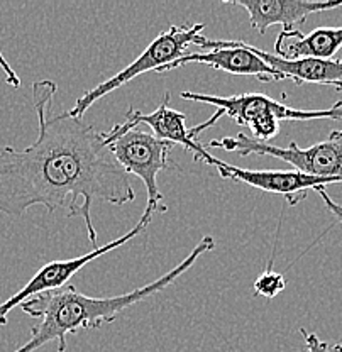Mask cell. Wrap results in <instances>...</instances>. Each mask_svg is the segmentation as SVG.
I'll return each mask as SVG.
<instances>
[{"label":"cell","mask_w":342,"mask_h":352,"mask_svg":"<svg viewBox=\"0 0 342 352\" xmlns=\"http://www.w3.org/2000/svg\"><path fill=\"white\" fill-rule=\"evenodd\" d=\"M56 90L51 80L32 83L38 138L24 149H0V212L21 217L43 205L50 214L65 210L66 217L82 215L88 241L97 245L92 204L124 205L134 201L136 193L104 134L68 112L51 116Z\"/></svg>","instance_id":"6da1fadb"},{"label":"cell","mask_w":342,"mask_h":352,"mask_svg":"<svg viewBox=\"0 0 342 352\" xmlns=\"http://www.w3.org/2000/svg\"><path fill=\"white\" fill-rule=\"evenodd\" d=\"M215 241L212 236H204L198 244L190 251V254L173 270L164 273L153 283L136 288L124 295L107 296V298H94L76 292L73 285L54 292L39 293L32 298L25 300L21 308L25 315L38 318L39 324L31 327V339L22 344L14 352H36L46 344L58 340V352L66 351V337L78 330L98 329L105 324H112L120 311L126 308L163 292L164 288L175 283L182 274H185L200 256L214 251Z\"/></svg>","instance_id":"7a4b0ae2"},{"label":"cell","mask_w":342,"mask_h":352,"mask_svg":"<svg viewBox=\"0 0 342 352\" xmlns=\"http://www.w3.org/2000/svg\"><path fill=\"white\" fill-rule=\"evenodd\" d=\"M183 100L200 102L217 109V116H227L235 124L248 126L253 132V139L268 142L278 134L281 120H317V119H342V102H337L330 109L301 110L285 105L264 94H242L234 97H217V95L182 91Z\"/></svg>","instance_id":"3957f363"},{"label":"cell","mask_w":342,"mask_h":352,"mask_svg":"<svg viewBox=\"0 0 342 352\" xmlns=\"http://www.w3.org/2000/svg\"><path fill=\"white\" fill-rule=\"evenodd\" d=\"M205 24H180V25H171L167 31L161 32L153 43L132 61L131 65H127L126 68L120 69L119 73H116L114 76L102 82L100 85H97L92 90H87L82 97L76 100L75 107L68 110V113L76 119H82L85 116V112L97 100H100L102 97L109 95L110 91L117 90V88L127 85L129 82H132L134 78H138L139 75L148 72H156L160 73L164 66L175 63L176 60L186 54V47L192 46L197 41V38H200L202 32H204Z\"/></svg>","instance_id":"277c9868"},{"label":"cell","mask_w":342,"mask_h":352,"mask_svg":"<svg viewBox=\"0 0 342 352\" xmlns=\"http://www.w3.org/2000/svg\"><path fill=\"white\" fill-rule=\"evenodd\" d=\"M207 148H220L224 151L237 153L239 156L259 154L271 156L292 164L293 170L305 175L325 176V178H342V131H332L329 139L317 142L307 149H301L297 142H290L286 148L273 146L270 142L255 141L251 135L239 132L234 138H224L211 141Z\"/></svg>","instance_id":"5b68a950"},{"label":"cell","mask_w":342,"mask_h":352,"mask_svg":"<svg viewBox=\"0 0 342 352\" xmlns=\"http://www.w3.org/2000/svg\"><path fill=\"white\" fill-rule=\"evenodd\" d=\"M109 148L127 175L138 176L145 183L151 210L168 212L167 205H163V195L158 188V175L163 170L175 168L170 160L173 144L160 141L149 132L136 127L110 141Z\"/></svg>","instance_id":"8992f818"},{"label":"cell","mask_w":342,"mask_h":352,"mask_svg":"<svg viewBox=\"0 0 342 352\" xmlns=\"http://www.w3.org/2000/svg\"><path fill=\"white\" fill-rule=\"evenodd\" d=\"M153 215L154 210L146 207V210L142 212L139 222L136 223L129 232L124 234V236L117 237V239L110 241L107 244L100 245V248H95L94 251L87 252V254L83 256H78V258L63 259V261H51L44 264L41 270H39L28 283L22 286L16 295H12L10 298H7L6 302L0 303V325H7V317H9L10 311L16 307H21L25 300L32 298V296L39 295V293L54 292V289L65 288V286H68L70 280H72L82 267H85L87 264L102 258V256L114 251V249L120 248V245L127 244L129 241H132L134 237H138L139 234L145 232V230L148 229L151 220H153Z\"/></svg>","instance_id":"52a82bcc"},{"label":"cell","mask_w":342,"mask_h":352,"mask_svg":"<svg viewBox=\"0 0 342 352\" xmlns=\"http://www.w3.org/2000/svg\"><path fill=\"white\" fill-rule=\"evenodd\" d=\"M198 47H211L207 53H186L175 63L164 66L160 73L171 72L190 63L207 65L214 69L231 73L239 76H256L259 82H283L288 80L281 72L270 66L263 58H259L248 43L244 41H224V39H207L200 36L195 41Z\"/></svg>","instance_id":"ba28073f"},{"label":"cell","mask_w":342,"mask_h":352,"mask_svg":"<svg viewBox=\"0 0 342 352\" xmlns=\"http://www.w3.org/2000/svg\"><path fill=\"white\" fill-rule=\"evenodd\" d=\"M186 116L185 113L178 112V110L170 107V94L163 95V100H161L160 107L153 110L151 113H142L134 107L129 109L126 113V120L120 124H116L109 132H105L104 139L105 142L114 141L116 138L122 135L124 132L136 129L141 124L149 126L154 132V138H158L160 141H167L170 144H180L193 154V160L197 163H205L214 166L215 156H212L211 153L205 149V146H202L200 142L193 141L189 134V127L185 126Z\"/></svg>","instance_id":"9c48e42d"},{"label":"cell","mask_w":342,"mask_h":352,"mask_svg":"<svg viewBox=\"0 0 342 352\" xmlns=\"http://www.w3.org/2000/svg\"><path fill=\"white\" fill-rule=\"evenodd\" d=\"M214 166L224 179L244 183V185L253 186L261 192L283 195L290 205H299L301 200H305L308 190H317L321 186L342 183V178L305 175L297 170H246V168H237L229 163H224L219 157L215 160Z\"/></svg>","instance_id":"30bf717a"},{"label":"cell","mask_w":342,"mask_h":352,"mask_svg":"<svg viewBox=\"0 0 342 352\" xmlns=\"http://www.w3.org/2000/svg\"><path fill=\"white\" fill-rule=\"evenodd\" d=\"M246 9L249 24L259 34H264L271 25H283V31L295 29L303 24L310 14L342 7V0L336 2H314V0H224Z\"/></svg>","instance_id":"8fae6325"},{"label":"cell","mask_w":342,"mask_h":352,"mask_svg":"<svg viewBox=\"0 0 342 352\" xmlns=\"http://www.w3.org/2000/svg\"><path fill=\"white\" fill-rule=\"evenodd\" d=\"M342 47V28H319L310 34L299 29L281 31L275 43V54L281 60L293 61L303 58L334 60Z\"/></svg>","instance_id":"7c38bea8"},{"label":"cell","mask_w":342,"mask_h":352,"mask_svg":"<svg viewBox=\"0 0 342 352\" xmlns=\"http://www.w3.org/2000/svg\"><path fill=\"white\" fill-rule=\"evenodd\" d=\"M251 51H255L259 58H263L268 65L281 72L288 80H293L297 85L301 83H317V85H329L342 91V60H315V58H303V60L286 61L278 58L277 54L248 44Z\"/></svg>","instance_id":"4fadbf2b"},{"label":"cell","mask_w":342,"mask_h":352,"mask_svg":"<svg viewBox=\"0 0 342 352\" xmlns=\"http://www.w3.org/2000/svg\"><path fill=\"white\" fill-rule=\"evenodd\" d=\"M286 288V280L279 271H275L271 264L268 270H264L256 281L253 283V289L257 296H264V298H275L278 296L283 289Z\"/></svg>","instance_id":"5bb4252c"},{"label":"cell","mask_w":342,"mask_h":352,"mask_svg":"<svg viewBox=\"0 0 342 352\" xmlns=\"http://www.w3.org/2000/svg\"><path fill=\"white\" fill-rule=\"evenodd\" d=\"M300 333L305 339V349L301 352H342V340L330 346L325 340H322L317 333L307 332L305 329H300Z\"/></svg>","instance_id":"9a60e30c"},{"label":"cell","mask_w":342,"mask_h":352,"mask_svg":"<svg viewBox=\"0 0 342 352\" xmlns=\"http://www.w3.org/2000/svg\"><path fill=\"white\" fill-rule=\"evenodd\" d=\"M315 192H317L319 195H321V198L323 200V204H325V207L329 208L330 214H332L334 217L339 220L341 226H342V205L336 204V201H334L332 198L329 197V193L325 192V186H321V188H317V190H315Z\"/></svg>","instance_id":"2e32d148"},{"label":"cell","mask_w":342,"mask_h":352,"mask_svg":"<svg viewBox=\"0 0 342 352\" xmlns=\"http://www.w3.org/2000/svg\"><path fill=\"white\" fill-rule=\"evenodd\" d=\"M0 68H2V72L6 73V80H7V83H9L10 87H14V88L21 87V78L17 76V73L14 72L12 66L9 65V61L3 58L2 53H0Z\"/></svg>","instance_id":"e0dca14e"}]
</instances>
